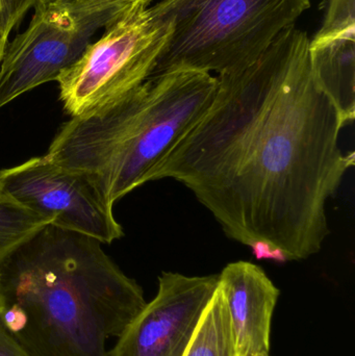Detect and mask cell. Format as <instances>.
Here are the masks:
<instances>
[{
    "label": "cell",
    "mask_w": 355,
    "mask_h": 356,
    "mask_svg": "<svg viewBox=\"0 0 355 356\" xmlns=\"http://www.w3.org/2000/svg\"><path fill=\"white\" fill-rule=\"evenodd\" d=\"M8 43V35L4 31L1 22V13H0V63L3 58L4 51H6V45Z\"/></svg>",
    "instance_id": "15"
},
{
    "label": "cell",
    "mask_w": 355,
    "mask_h": 356,
    "mask_svg": "<svg viewBox=\"0 0 355 356\" xmlns=\"http://www.w3.org/2000/svg\"><path fill=\"white\" fill-rule=\"evenodd\" d=\"M49 224L13 200L0 188V261Z\"/></svg>",
    "instance_id": "12"
},
{
    "label": "cell",
    "mask_w": 355,
    "mask_h": 356,
    "mask_svg": "<svg viewBox=\"0 0 355 356\" xmlns=\"http://www.w3.org/2000/svg\"><path fill=\"white\" fill-rule=\"evenodd\" d=\"M324 8L308 60L316 85L345 127L355 118V0H324Z\"/></svg>",
    "instance_id": "9"
},
{
    "label": "cell",
    "mask_w": 355,
    "mask_h": 356,
    "mask_svg": "<svg viewBox=\"0 0 355 356\" xmlns=\"http://www.w3.org/2000/svg\"><path fill=\"white\" fill-rule=\"evenodd\" d=\"M133 6L114 0H37L28 26L8 42L0 63V108L56 81L99 29Z\"/></svg>",
    "instance_id": "6"
},
{
    "label": "cell",
    "mask_w": 355,
    "mask_h": 356,
    "mask_svg": "<svg viewBox=\"0 0 355 356\" xmlns=\"http://www.w3.org/2000/svg\"><path fill=\"white\" fill-rule=\"evenodd\" d=\"M102 243L47 224L0 261V321L31 356H108L145 307Z\"/></svg>",
    "instance_id": "2"
},
{
    "label": "cell",
    "mask_w": 355,
    "mask_h": 356,
    "mask_svg": "<svg viewBox=\"0 0 355 356\" xmlns=\"http://www.w3.org/2000/svg\"><path fill=\"white\" fill-rule=\"evenodd\" d=\"M35 1L37 0H0L2 26L8 37L25 14L33 8Z\"/></svg>",
    "instance_id": "13"
},
{
    "label": "cell",
    "mask_w": 355,
    "mask_h": 356,
    "mask_svg": "<svg viewBox=\"0 0 355 356\" xmlns=\"http://www.w3.org/2000/svg\"><path fill=\"white\" fill-rule=\"evenodd\" d=\"M218 288L229 312L237 356H270L271 321L281 294L272 280L258 266L240 261L219 274Z\"/></svg>",
    "instance_id": "10"
},
{
    "label": "cell",
    "mask_w": 355,
    "mask_h": 356,
    "mask_svg": "<svg viewBox=\"0 0 355 356\" xmlns=\"http://www.w3.org/2000/svg\"><path fill=\"white\" fill-rule=\"evenodd\" d=\"M183 356H237L231 319L219 288Z\"/></svg>",
    "instance_id": "11"
},
{
    "label": "cell",
    "mask_w": 355,
    "mask_h": 356,
    "mask_svg": "<svg viewBox=\"0 0 355 356\" xmlns=\"http://www.w3.org/2000/svg\"><path fill=\"white\" fill-rule=\"evenodd\" d=\"M216 76L174 71L148 77L114 104L64 123L45 156L81 171L114 205L149 182L216 95Z\"/></svg>",
    "instance_id": "3"
},
{
    "label": "cell",
    "mask_w": 355,
    "mask_h": 356,
    "mask_svg": "<svg viewBox=\"0 0 355 356\" xmlns=\"http://www.w3.org/2000/svg\"><path fill=\"white\" fill-rule=\"evenodd\" d=\"M114 1L124 2V3L131 4V6H148L152 0H114Z\"/></svg>",
    "instance_id": "16"
},
{
    "label": "cell",
    "mask_w": 355,
    "mask_h": 356,
    "mask_svg": "<svg viewBox=\"0 0 355 356\" xmlns=\"http://www.w3.org/2000/svg\"><path fill=\"white\" fill-rule=\"evenodd\" d=\"M308 33L283 31L254 63L217 75L201 118L152 171L192 191L258 259L302 261L329 234L327 202L354 167L341 119L316 85Z\"/></svg>",
    "instance_id": "1"
},
{
    "label": "cell",
    "mask_w": 355,
    "mask_h": 356,
    "mask_svg": "<svg viewBox=\"0 0 355 356\" xmlns=\"http://www.w3.org/2000/svg\"><path fill=\"white\" fill-rule=\"evenodd\" d=\"M0 356H31L0 321Z\"/></svg>",
    "instance_id": "14"
},
{
    "label": "cell",
    "mask_w": 355,
    "mask_h": 356,
    "mask_svg": "<svg viewBox=\"0 0 355 356\" xmlns=\"http://www.w3.org/2000/svg\"><path fill=\"white\" fill-rule=\"evenodd\" d=\"M171 24L149 6H135L104 29L56 81L67 114L83 117L114 104L151 74Z\"/></svg>",
    "instance_id": "5"
},
{
    "label": "cell",
    "mask_w": 355,
    "mask_h": 356,
    "mask_svg": "<svg viewBox=\"0 0 355 356\" xmlns=\"http://www.w3.org/2000/svg\"><path fill=\"white\" fill-rule=\"evenodd\" d=\"M219 284V275L163 272L154 300L133 318L108 356H183Z\"/></svg>",
    "instance_id": "8"
},
{
    "label": "cell",
    "mask_w": 355,
    "mask_h": 356,
    "mask_svg": "<svg viewBox=\"0 0 355 356\" xmlns=\"http://www.w3.org/2000/svg\"><path fill=\"white\" fill-rule=\"evenodd\" d=\"M0 188L49 224L110 244L123 236L114 205L85 173L46 156L0 170Z\"/></svg>",
    "instance_id": "7"
},
{
    "label": "cell",
    "mask_w": 355,
    "mask_h": 356,
    "mask_svg": "<svg viewBox=\"0 0 355 356\" xmlns=\"http://www.w3.org/2000/svg\"><path fill=\"white\" fill-rule=\"evenodd\" d=\"M311 0H160L171 33L149 77L174 71L240 70L260 58Z\"/></svg>",
    "instance_id": "4"
}]
</instances>
